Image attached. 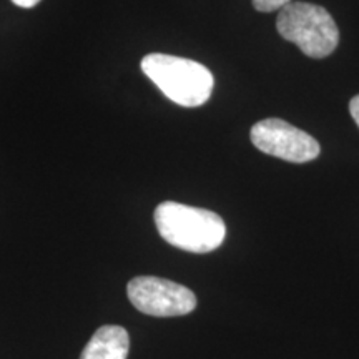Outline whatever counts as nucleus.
<instances>
[{"label":"nucleus","instance_id":"obj_1","mask_svg":"<svg viewBox=\"0 0 359 359\" xmlns=\"http://www.w3.org/2000/svg\"><path fill=\"white\" fill-rule=\"evenodd\" d=\"M155 224L167 243L190 253L215 251L226 236V224L219 215L177 201L156 206Z\"/></svg>","mask_w":359,"mask_h":359},{"label":"nucleus","instance_id":"obj_2","mask_svg":"<svg viewBox=\"0 0 359 359\" xmlns=\"http://www.w3.org/2000/svg\"><path fill=\"white\" fill-rule=\"evenodd\" d=\"M142 70L177 105L188 109L200 107L213 93V74L190 58L148 53L142 60Z\"/></svg>","mask_w":359,"mask_h":359},{"label":"nucleus","instance_id":"obj_3","mask_svg":"<svg viewBox=\"0 0 359 359\" xmlns=\"http://www.w3.org/2000/svg\"><path fill=\"white\" fill-rule=\"evenodd\" d=\"M276 29L283 39L298 45L311 58L331 55L339 43V30L331 13L314 4L291 2L283 7Z\"/></svg>","mask_w":359,"mask_h":359},{"label":"nucleus","instance_id":"obj_4","mask_svg":"<svg viewBox=\"0 0 359 359\" xmlns=\"http://www.w3.org/2000/svg\"><path fill=\"white\" fill-rule=\"evenodd\" d=\"M127 294L133 306L148 316H183L196 308V296L191 290L165 278H133L127 286Z\"/></svg>","mask_w":359,"mask_h":359},{"label":"nucleus","instance_id":"obj_5","mask_svg":"<svg viewBox=\"0 0 359 359\" xmlns=\"http://www.w3.org/2000/svg\"><path fill=\"white\" fill-rule=\"evenodd\" d=\"M250 135L259 151L291 163H306L321 154L316 138L280 118H264L255 123Z\"/></svg>","mask_w":359,"mask_h":359},{"label":"nucleus","instance_id":"obj_6","mask_svg":"<svg viewBox=\"0 0 359 359\" xmlns=\"http://www.w3.org/2000/svg\"><path fill=\"white\" fill-rule=\"evenodd\" d=\"M130 336L122 326L98 327L82 351L80 359H127Z\"/></svg>","mask_w":359,"mask_h":359},{"label":"nucleus","instance_id":"obj_7","mask_svg":"<svg viewBox=\"0 0 359 359\" xmlns=\"http://www.w3.org/2000/svg\"><path fill=\"white\" fill-rule=\"evenodd\" d=\"M293 0H253V7L258 12H275L281 11L283 7H286Z\"/></svg>","mask_w":359,"mask_h":359},{"label":"nucleus","instance_id":"obj_8","mask_svg":"<svg viewBox=\"0 0 359 359\" xmlns=\"http://www.w3.org/2000/svg\"><path fill=\"white\" fill-rule=\"evenodd\" d=\"M349 114H351L354 122H356L359 127V95H356L351 102H349Z\"/></svg>","mask_w":359,"mask_h":359},{"label":"nucleus","instance_id":"obj_9","mask_svg":"<svg viewBox=\"0 0 359 359\" xmlns=\"http://www.w3.org/2000/svg\"><path fill=\"white\" fill-rule=\"evenodd\" d=\"M13 4H15L17 7H22V8H32L35 6H39L42 0H12Z\"/></svg>","mask_w":359,"mask_h":359}]
</instances>
